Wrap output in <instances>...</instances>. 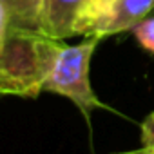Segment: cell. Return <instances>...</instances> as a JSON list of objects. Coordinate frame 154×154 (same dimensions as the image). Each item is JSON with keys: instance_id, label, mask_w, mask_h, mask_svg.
Returning a JSON list of instances; mask_svg holds the SVG:
<instances>
[{"instance_id": "5b68a950", "label": "cell", "mask_w": 154, "mask_h": 154, "mask_svg": "<svg viewBox=\"0 0 154 154\" xmlns=\"http://www.w3.org/2000/svg\"><path fill=\"white\" fill-rule=\"evenodd\" d=\"M8 6V9L15 15V18L35 31H40V4L42 0H2ZM47 36V35H45Z\"/></svg>"}, {"instance_id": "6da1fadb", "label": "cell", "mask_w": 154, "mask_h": 154, "mask_svg": "<svg viewBox=\"0 0 154 154\" xmlns=\"http://www.w3.org/2000/svg\"><path fill=\"white\" fill-rule=\"evenodd\" d=\"M62 44L22 26L0 0V96H40Z\"/></svg>"}, {"instance_id": "277c9868", "label": "cell", "mask_w": 154, "mask_h": 154, "mask_svg": "<svg viewBox=\"0 0 154 154\" xmlns=\"http://www.w3.org/2000/svg\"><path fill=\"white\" fill-rule=\"evenodd\" d=\"M87 0H42L40 4V29L54 40L65 42L72 35V20Z\"/></svg>"}, {"instance_id": "ba28073f", "label": "cell", "mask_w": 154, "mask_h": 154, "mask_svg": "<svg viewBox=\"0 0 154 154\" xmlns=\"http://www.w3.org/2000/svg\"><path fill=\"white\" fill-rule=\"evenodd\" d=\"M112 154H154V150L149 149V147L140 145L138 149H132V150H122V152H112Z\"/></svg>"}, {"instance_id": "3957f363", "label": "cell", "mask_w": 154, "mask_h": 154, "mask_svg": "<svg viewBox=\"0 0 154 154\" xmlns=\"http://www.w3.org/2000/svg\"><path fill=\"white\" fill-rule=\"evenodd\" d=\"M154 11V0H87L72 20L74 36L105 38L132 27Z\"/></svg>"}, {"instance_id": "7a4b0ae2", "label": "cell", "mask_w": 154, "mask_h": 154, "mask_svg": "<svg viewBox=\"0 0 154 154\" xmlns=\"http://www.w3.org/2000/svg\"><path fill=\"white\" fill-rule=\"evenodd\" d=\"M98 44L100 38L94 36H89L76 45L62 44L42 85V93H53L71 100L87 123L91 122L93 111L107 109V105L96 96L89 78L91 58Z\"/></svg>"}, {"instance_id": "52a82bcc", "label": "cell", "mask_w": 154, "mask_h": 154, "mask_svg": "<svg viewBox=\"0 0 154 154\" xmlns=\"http://www.w3.org/2000/svg\"><path fill=\"white\" fill-rule=\"evenodd\" d=\"M140 140L143 147H149L154 150V111L147 114V118L141 122L140 127Z\"/></svg>"}, {"instance_id": "8992f818", "label": "cell", "mask_w": 154, "mask_h": 154, "mask_svg": "<svg viewBox=\"0 0 154 154\" xmlns=\"http://www.w3.org/2000/svg\"><path fill=\"white\" fill-rule=\"evenodd\" d=\"M132 35H134V38L141 49L154 54V13H150L149 17L140 20L132 27Z\"/></svg>"}]
</instances>
